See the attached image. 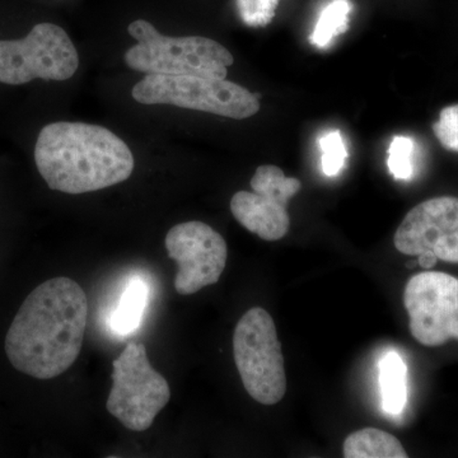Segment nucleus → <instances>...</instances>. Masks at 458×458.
I'll list each match as a JSON object with an SVG mask.
<instances>
[{
	"label": "nucleus",
	"mask_w": 458,
	"mask_h": 458,
	"mask_svg": "<svg viewBox=\"0 0 458 458\" xmlns=\"http://www.w3.org/2000/svg\"><path fill=\"white\" fill-rule=\"evenodd\" d=\"M89 300L75 280H47L27 295L5 336V354L18 372L38 379L63 375L80 357Z\"/></svg>",
	"instance_id": "obj_1"
},
{
	"label": "nucleus",
	"mask_w": 458,
	"mask_h": 458,
	"mask_svg": "<svg viewBox=\"0 0 458 458\" xmlns=\"http://www.w3.org/2000/svg\"><path fill=\"white\" fill-rule=\"evenodd\" d=\"M35 162L51 190L80 195L122 183L134 171V156L104 126L59 122L42 128Z\"/></svg>",
	"instance_id": "obj_2"
},
{
	"label": "nucleus",
	"mask_w": 458,
	"mask_h": 458,
	"mask_svg": "<svg viewBox=\"0 0 458 458\" xmlns=\"http://www.w3.org/2000/svg\"><path fill=\"white\" fill-rule=\"evenodd\" d=\"M138 44L126 51L123 60L132 71L146 74L195 75L225 80L233 55L219 42L201 36L170 38L146 20L128 27Z\"/></svg>",
	"instance_id": "obj_3"
},
{
	"label": "nucleus",
	"mask_w": 458,
	"mask_h": 458,
	"mask_svg": "<svg viewBox=\"0 0 458 458\" xmlns=\"http://www.w3.org/2000/svg\"><path fill=\"white\" fill-rule=\"evenodd\" d=\"M131 96L143 105H172L234 120L260 111L259 96L240 84L195 75L147 74L135 84Z\"/></svg>",
	"instance_id": "obj_4"
},
{
	"label": "nucleus",
	"mask_w": 458,
	"mask_h": 458,
	"mask_svg": "<svg viewBox=\"0 0 458 458\" xmlns=\"http://www.w3.org/2000/svg\"><path fill=\"white\" fill-rule=\"evenodd\" d=\"M233 357L252 399L262 405H276L284 397V357L269 312L255 307L241 318L234 328Z\"/></svg>",
	"instance_id": "obj_5"
},
{
	"label": "nucleus",
	"mask_w": 458,
	"mask_h": 458,
	"mask_svg": "<svg viewBox=\"0 0 458 458\" xmlns=\"http://www.w3.org/2000/svg\"><path fill=\"white\" fill-rule=\"evenodd\" d=\"M107 411L126 429L146 432L171 400L167 379L149 360L146 345L131 342L114 360Z\"/></svg>",
	"instance_id": "obj_6"
},
{
	"label": "nucleus",
	"mask_w": 458,
	"mask_h": 458,
	"mask_svg": "<svg viewBox=\"0 0 458 458\" xmlns=\"http://www.w3.org/2000/svg\"><path fill=\"white\" fill-rule=\"evenodd\" d=\"M78 66L80 55L73 42L53 23H38L21 40H0V83L62 82L73 77Z\"/></svg>",
	"instance_id": "obj_7"
},
{
	"label": "nucleus",
	"mask_w": 458,
	"mask_h": 458,
	"mask_svg": "<svg viewBox=\"0 0 458 458\" xmlns=\"http://www.w3.org/2000/svg\"><path fill=\"white\" fill-rule=\"evenodd\" d=\"M410 333L421 345L436 348L458 340V279L441 271H423L403 292Z\"/></svg>",
	"instance_id": "obj_8"
},
{
	"label": "nucleus",
	"mask_w": 458,
	"mask_h": 458,
	"mask_svg": "<svg viewBox=\"0 0 458 458\" xmlns=\"http://www.w3.org/2000/svg\"><path fill=\"white\" fill-rule=\"evenodd\" d=\"M250 185L252 191H238L232 197V214L261 240H282L291 227L286 205L300 192L302 183L286 177L276 165H265L256 170Z\"/></svg>",
	"instance_id": "obj_9"
},
{
	"label": "nucleus",
	"mask_w": 458,
	"mask_h": 458,
	"mask_svg": "<svg viewBox=\"0 0 458 458\" xmlns=\"http://www.w3.org/2000/svg\"><path fill=\"white\" fill-rule=\"evenodd\" d=\"M165 250L179 265L174 276V289L181 295L199 291L218 283L227 264V243L221 233L207 223H180L168 231Z\"/></svg>",
	"instance_id": "obj_10"
},
{
	"label": "nucleus",
	"mask_w": 458,
	"mask_h": 458,
	"mask_svg": "<svg viewBox=\"0 0 458 458\" xmlns=\"http://www.w3.org/2000/svg\"><path fill=\"white\" fill-rule=\"evenodd\" d=\"M394 243L403 255L432 251L438 260L458 264V198H433L412 208Z\"/></svg>",
	"instance_id": "obj_11"
},
{
	"label": "nucleus",
	"mask_w": 458,
	"mask_h": 458,
	"mask_svg": "<svg viewBox=\"0 0 458 458\" xmlns=\"http://www.w3.org/2000/svg\"><path fill=\"white\" fill-rule=\"evenodd\" d=\"M382 406L387 414L401 415L408 403V367L399 352H390L378 363Z\"/></svg>",
	"instance_id": "obj_12"
},
{
	"label": "nucleus",
	"mask_w": 458,
	"mask_h": 458,
	"mask_svg": "<svg viewBox=\"0 0 458 458\" xmlns=\"http://www.w3.org/2000/svg\"><path fill=\"white\" fill-rule=\"evenodd\" d=\"M149 297V288L141 278L129 280L120 302L108 316V327L117 335H129L140 327Z\"/></svg>",
	"instance_id": "obj_13"
},
{
	"label": "nucleus",
	"mask_w": 458,
	"mask_h": 458,
	"mask_svg": "<svg viewBox=\"0 0 458 458\" xmlns=\"http://www.w3.org/2000/svg\"><path fill=\"white\" fill-rule=\"evenodd\" d=\"M346 458H406L405 448L393 434L376 428H364L352 433L344 442Z\"/></svg>",
	"instance_id": "obj_14"
},
{
	"label": "nucleus",
	"mask_w": 458,
	"mask_h": 458,
	"mask_svg": "<svg viewBox=\"0 0 458 458\" xmlns=\"http://www.w3.org/2000/svg\"><path fill=\"white\" fill-rule=\"evenodd\" d=\"M352 11V4L349 0H331L319 14L310 38L312 44L319 49H325L334 38L348 31Z\"/></svg>",
	"instance_id": "obj_15"
},
{
	"label": "nucleus",
	"mask_w": 458,
	"mask_h": 458,
	"mask_svg": "<svg viewBox=\"0 0 458 458\" xmlns=\"http://www.w3.org/2000/svg\"><path fill=\"white\" fill-rule=\"evenodd\" d=\"M415 141L409 137H394L388 148L387 165L396 180L409 181L414 176Z\"/></svg>",
	"instance_id": "obj_16"
},
{
	"label": "nucleus",
	"mask_w": 458,
	"mask_h": 458,
	"mask_svg": "<svg viewBox=\"0 0 458 458\" xmlns=\"http://www.w3.org/2000/svg\"><path fill=\"white\" fill-rule=\"evenodd\" d=\"M322 150V171L328 177L336 176L345 165L346 152L342 132L339 131H328L319 140Z\"/></svg>",
	"instance_id": "obj_17"
},
{
	"label": "nucleus",
	"mask_w": 458,
	"mask_h": 458,
	"mask_svg": "<svg viewBox=\"0 0 458 458\" xmlns=\"http://www.w3.org/2000/svg\"><path fill=\"white\" fill-rule=\"evenodd\" d=\"M280 0H237L238 11L243 22L249 26L269 25L276 16Z\"/></svg>",
	"instance_id": "obj_18"
},
{
	"label": "nucleus",
	"mask_w": 458,
	"mask_h": 458,
	"mask_svg": "<svg viewBox=\"0 0 458 458\" xmlns=\"http://www.w3.org/2000/svg\"><path fill=\"white\" fill-rule=\"evenodd\" d=\"M433 131L445 149L458 153V105L443 108Z\"/></svg>",
	"instance_id": "obj_19"
},
{
	"label": "nucleus",
	"mask_w": 458,
	"mask_h": 458,
	"mask_svg": "<svg viewBox=\"0 0 458 458\" xmlns=\"http://www.w3.org/2000/svg\"><path fill=\"white\" fill-rule=\"evenodd\" d=\"M437 261H438V259L432 251H426L418 256L419 265L426 270H430L436 267Z\"/></svg>",
	"instance_id": "obj_20"
}]
</instances>
